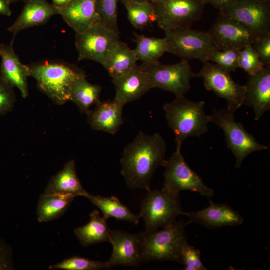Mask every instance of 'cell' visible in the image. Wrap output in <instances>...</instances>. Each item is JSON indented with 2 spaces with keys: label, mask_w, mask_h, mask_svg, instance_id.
<instances>
[{
  "label": "cell",
  "mask_w": 270,
  "mask_h": 270,
  "mask_svg": "<svg viewBox=\"0 0 270 270\" xmlns=\"http://www.w3.org/2000/svg\"><path fill=\"white\" fill-rule=\"evenodd\" d=\"M166 144L162 135L140 132L123 150L120 170L130 188L150 190V181L156 169L164 166Z\"/></svg>",
  "instance_id": "6da1fadb"
},
{
  "label": "cell",
  "mask_w": 270,
  "mask_h": 270,
  "mask_svg": "<svg viewBox=\"0 0 270 270\" xmlns=\"http://www.w3.org/2000/svg\"><path fill=\"white\" fill-rule=\"evenodd\" d=\"M28 66L39 90L58 105L70 100L72 84L86 75L84 70L76 65L58 60H42Z\"/></svg>",
  "instance_id": "7a4b0ae2"
},
{
  "label": "cell",
  "mask_w": 270,
  "mask_h": 270,
  "mask_svg": "<svg viewBox=\"0 0 270 270\" xmlns=\"http://www.w3.org/2000/svg\"><path fill=\"white\" fill-rule=\"evenodd\" d=\"M187 222L176 220L160 230L138 233L141 262L150 260H170L182 263V250L187 242Z\"/></svg>",
  "instance_id": "3957f363"
},
{
  "label": "cell",
  "mask_w": 270,
  "mask_h": 270,
  "mask_svg": "<svg viewBox=\"0 0 270 270\" xmlns=\"http://www.w3.org/2000/svg\"><path fill=\"white\" fill-rule=\"evenodd\" d=\"M176 97L163 108L168 126L174 134L176 147L181 148L186 138L200 137L208 131L211 116L204 112V101H190L184 96Z\"/></svg>",
  "instance_id": "277c9868"
},
{
  "label": "cell",
  "mask_w": 270,
  "mask_h": 270,
  "mask_svg": "<svg viewBox=\"0 0 270 270\" xmlns=\"http://www.w3.org/2000/svg\"><path fill=\"white\" fill-rule=\"evenodd\" d=\"M234 112L227 108L214 110L210 115L211 122L222 130L227 147L236 158L235 168H240L250 154L267 150L268 146L259 143L242 122L234 121Z\"/></svg>",
  "instance_id": "5b68a950"
},
{
  "label": "cell",
  "mask_w": 270,
  "mask_h": 270,
  "mask_svg": "<svg viewBox=\"0 0 270 270\" xmlns=\"http://www.w3.org/2000/svg\"><path fill=\"white\" fill-rule=\"evenodd\" d=\"M164 167V182L161 189L163 191L176 196H178L179 192L184 190L197 192L209 199L214 196L213 190L186 162L181 148L176 147Z\"/></svg>",
  "instance_id": "8992f818"
},
{
  "label": "cell",
  "mask_w": 270,
  "mask_h": 270,
  "mask_svg": "<svg viewBox=\"0 0 270 270\" xmlns=\"http://www.w3.org/2000/svg\"><path fill=\"white\" fill-rule=\"evenodd\" d=\"M158 26L164 32L191 27L199 20L204 6L202 0H152Z\"/></svg>",
  "instance_id": "52a82bcc"
},
{
  "label": "cell",
  "mask_w": 270,
  "mask_h": 270,
  "mask_svg": "<svg viewBox=\"0 0 270 270\" xmlns=\"http://www.w3.org/2000/svg\"><path fill=\"white\" fill-rule=\"evenodd\" d=\"M164 33L168 44V52L183 59L208 61L210 54L217 49L207 32L184 27Z\"/></svg>",
  "instance_id": "ba28073f"
},
{
  "label": "cell",
  "mask_w": 270,
  "mask_h": 270,
  "mask_svg": "<svg viewBox=\"0 0 270 270\" xmlns=\"http://www.w3.org/2000/svg\"><path fill=\"white\" fill-rule=\"evenodd\" d=\"M182 210L178 196L162 190H150L141 205L140 218L145 222L146 230H154L164 227L176 220L180 214L187 215Z\"/></svg>",
  "instance_id": "9c48e42d"
},
{
  "label": "cell",
  "mask_w": 270,
  "mask_h": 270,
  "mask_svg": "<svg viewBox=\"0 0 270 270\" xmlns=\"http://www.w3.org/2000/svg\"><path fill=\"white\" fill-rule=\"evenodd\" d=\"M119 34L102 22L75 35L78 60H89L102 65L115 44L120 40Z\"/></svg>",
  "instance_id": "30bf717a"
},
{
  "label": "cell",
  "mask_w": 270,
  "mask_h": 270,
  "mask_svg": "<svg viewBox=\"0 0 270 270\" xmlns=\"http://www.w3.org/2000/svg\"><path fill=\"white\" fill-rule=\"evenodd\" d=\"M141 66L148 74L152 88L170 92L176 96H184L190 90L191 80L196 77L186 59L172 64H162L159 62Z\"/></svg>",
  "instance_id": "8fae6325"
},
{
  "label": "cell",
  "mask_w": 270,
  "mask_h": 270,
  "mask_svg": "<svg viewBox=\"0 0 270 270\" xmlns=\"http://www.w3.org/2000/svg\"><path fill=\"white\" fill-rule=\"evenodd\" d=\"M202 63V66L196 74V77L202 78L206 90L225 99L227 101V108L235 112L243 104L244 85L234 81L230 72L215 64L208 61Z\"/></svg>",
  "instance_id": "7c38bea8"
},
{
  "label": "cell",
  "mask_w": 270,
  "mask_h": 270,
  "mask_svg": "<svg viewBox=\"0 0 270 270\" xmlns=\"http://www.w3.org/2000/svg\"><path fill=\"white\" fill-rule=\"evenodd\" d=\"M219 14L238 21L258 36L270 33V0H238Z\"/></svg>",
  "instance_id": "4fadbf2b"
},
{
  "label": "cell",
  "mask_w": 270,
  "mask_h": 270,
  "mask_svg": "<svg viewBox=\"0 0 270 270\" xmlns=\"http://www.w3.org/2000/svg\"><path fill=\"white\" fill-rule=\"evenodd\" d=\"M207 32L218 50H240L258 37L238 21L220 14Z\"/></svg>",
  "instance_id": "5bb4252c"
},
{
  "label": "cell",
  "mask_w": 270,
  "mask_h": 270,
  "mask_svg": "<svg viewBox=\"0 0 270 270\" xmlns=\"http://www.w3.org/2000/svg\"><path fill=\"white\" fill-rule=\"evenodd\" d=\"M109 242L112 246V254L106 261L110 268L118 265L140 267L141 262L138 234L111 230Z\"/></svg>",
  "instance_id": "9a60e30c"
},
{
  "label": "cell",
  "mask_w": 270,
  "mask_h": 270,
  "mask_svg": "<svg viewBox=\"0 0 270 270\" xmlns=\"http://www.w3.org/2000/svg\"><path fill=\"white\" fill-rule=\"evenodd\" d=\"M244 86L243 104L253 108L254 120H258L270 110V66H265L256 74L249 76Z\"/></svg>",
  "instance_id": "2e32d148"
},
{
  "label": "cell",
  "mask_w": 270,
  "mask_h": 270,
  "mask_svg": "<svg viewBox=\"0 0 270 270\" xmlns=\"http://www.w3.org/2000/svg\"><path fill=\"white\" fill-rule=\"evenodd\" d=\"M112 80L115 89L114 99L124 106L152 88L148 74L141 65Z\"/></svg>",
  "instance_id": "e0dca14e"
},
{
  "label": "cell",
  "mask_w": 270,
  "mask_h": 270,
  "mask_svg": "<svg viewBox=\"0 0 270 270\" xmlns=\"http://www.w3.org/2000/svg\"><path fill=\"white\" fill-rule=\"evenodd\" d=\"M14 38L9 44H0V76L14 88H17L22 98L28 94V79L31 76L28 66L21 62L13 48Z\"/></svg>",
  "instance_id": "ac0fdd59"
},
{
  "label": "cell",
  "mask_w": 270,
  "mask_h": 270,
  "mask_svg": "<svg viewBox=\"0 0 270 270\" xmlns=\"http://www.w3.org/2000/svg\"><path fill=\"white\" fill-rule=\"evenodd\" d=\"M210 200V205L201 210L188 212L189 218L187 222L201 224L208 228L214 229L225 226L240 225L244 218L226 204L213 203Z\"/></svg>",
  "instance_id": "d6986e66"
},
{
  "label": "cell",
  "mask_w": 270,
  "mask_h": 270,
  "mask_svg": "<svg viewBox=\"0 0 270 270\" xmlns=\"http://www.w3.org/2000/svg\"><path fill=\"white\" fill-rule=\"evenodd\" d=\"M58 14L76 33L82 32L101 22L96 0H71L66 6L56 8Z\"/></svg>",
  "instance_id": "ffe728a7"
},
{
  "label": "cell",
  "mask_w": 270,
  "mask_h": 270,
  "mask_svg": "<svg viewBox=\"0 0 270 270\" xmlns=\"http://www.w3.org/2000/svg\"><path fill=\"white\" fill-rule=\"evenodd\" d=\"M92 110L86 114L88 122L94 130L114 134L124 124L122 110L124 106L114 98L112 100L100 101Z\"/></svg>",
  "instance_id": "44dd1931"
},
{
  "label": "cell",
  "mask_w": 270,
  "mask_h": 270,
  "mask_svg": "<svg viewBox=\"0 0 270 270\" xmlns=\"http://www.w3.org/2000/svg\"><path fill=\"white\" fill-rule=\"evenodd\" d=\"M57 14L56 8L46 0H26L20 15L7 30L15 36L26 28L46 24Z\"/></svg>",
  "instance_id": "7402d4cb"
},
{
  "label": "cell",
  "mask_w": 270,
  "mask_h": 270,
  "mask_svg": "<svg viewBox=\"0 0 270 270\" xmlns=\"http://www.w3.org/2000/svg\"><path fill=\"white\" fill-rule=\"evenodd\" d=\"M88 192L78 178L74 160L66 163L62 168L51 178L44 191L46 194H72L84 197Z\"/></svg>",
  "instance_id": "603a6c76"
},
{
  "label": "cell",
  "mask_w": 270,
  "mask_h": 270,
  "mask_svg": "<svg viewBox=\"0 0 270 270\" xmlns=\"http://www.w3.org/2000/svg\"><path fill=\"white\" fill-rule=\"evenodd\" d=\"M134 50L120 40L115 44L102 66L110 77L118 78L131 70L138 64Z\"/></svg>",
  "instance_id": "cb8c5ba5"
},
{
  "label": "cell",
  "mask_w": 270,
  "mask_h": 270,
  "mask_svg": "<svg viewBox=\"0 0 270 270\" xmlns=\"http://www.w3.org/2000/svg\"><path fill=\"white\" fill-rule=\"evenodd\" d=\"M90 220L86 224L74 230V234L82 246L100 242H109L110 229L106 222L107 219L94 210L90 214Z\"/></svg>",
  "instance_id": "d4e9b609"
},
{
  "label": "cell",
  "mask_w": 270,
  "mask_h": 270,
  "mask_svg": "<svg viewBox=\"0 0 270 270\" xmlns=\"http://www.w3.org/2000/svg\"><path fill=\"white\" fill-rule=\"evenodd\" d=\"M75 197L72 194L44 192L38 202V220L44 222L58 218L68 209Z\"/></svg>",
  "instance_id": "484cf974"
},
{
  "label": "cell",
  "mask_w": 270,
  "mask_h": 270,
  "mask_svg": "<svg viewBox=\"0 0 270 270\" xmlns=\"http://www.w3.org/2000/svg\"><path fill=\"white\" fill-rule=\"evenodd\" d=\"M98 207L106 219L114 218L118 220L128 221L134 224L139 222L138 215L133 214L128 207L114 196H103L88 192L84 196Z\"/></svg>",
  "instance_id": "4316f807"
},
{
  "label": "cell",
  "mask_w": 270,
  "mask_h": 270,
  "mask_svg": "<svg viewBox=\"0 0 270 270\" xmlns=\"http://www.w3.org/2000/svg\"><path fill=\"white\" fill-rule=\"evenodd\" d=\"M136 46L134 50L138 60L142 65H149L159 62V58L168 52V44L165 38L146 36L134 33Z\"/></svg>",
  "instance_id": "83f0119b"
},
{
  "label": "cell",
  "mask_w": 270,
  "mask_h": 270,
  "mask_svg": "<svg viewBox=\"0 0 270 270\" xmlns=\"http://www.w3.org/2000/svg\"><path fill=\"white\" fill-rule=\"evenodd\" d=\"M101 86L94 84L83 76L74 81L72 86L70 100L74 102L82 113L87 114L90 108L100 101Z\"/></svg>",
  "instance_id": "f1b7e54d"
},
{
  "label": "cell",
  "mask_w": 270,
  "mask_h": 270,
  "mask_svg": "<svg viewBox=\"0 0 270 270\" xmlns=\"http://www.w3.org/2000/svg\"><path fill=\"white\" fill-rule=\"evenodd\" d=\"M121 2L126 9L129 22L134 28L142 30L156 22L155 12L151 1L125 0Z\"/></svg>",
  "instance_id": "f546056e"
},
{
  "label": "cell",
  "mask_w": 270,
  "mask_h": 270,
  "mask_svg": "<svg viewBox=\"0 0 270 270\" xmlns=\"http://www.w3.org/2000/svg\"><path fill=\"white\" fill-rule=\"evenodd\" d=\"M48 268L65 270H98L110 268V267L107 262L92 260L75 256L50 266Z\"/></svg>",
  "instance_id": "4dcf8cb0"
},
{
  "label": "cell",
  "mask_w": 270,
  "mask_h": 270,
  "mask_svg": "<svg viewBox=\"0 0 270 270\" xmlns=\"http://www.w3.org/2000/svg\"><path fill=\"white\" fill-rule=\"evenodd\" d=\"M240 50L229 49L212 51L208 61L213 62L228 72H234L238 68V56Z\"/></svg>",
  "instance_id": "1f68e13d"
},
{
  "label": "cell",
  "mask_w": 270,
  "mask_h": 270,
  "mask_svg": "<svg viewBox=\"0 0 270 270\" xmlns=\"http://www.w3.org/2000/svg\"><path fill=\"white\" fill-rule=\"evenodd\" d=\"M119 0H96V8L100 22L120 33L118 24V4Z\"/></svg>",
  "instance_id": "d6a6232c"
},
{
  "label": "cell",
  "mask_w": 270,
  "mask_h": 270,
  "mask_svg": "<svg viewBox=\"0 0 270 270\" xmlns=\"http://www.w3.org/2000/svg\"><path fill=\"white\" fill-rule=\"evenodd\" d=\"M238 63V68L249 76L256 74L265 66L252 44H248L240 50Z\"/></svg>",
  "instance_id": "836d02e7"
},
{
  "label": "cell",
  "mask_w": 270,
  "mask_h": 270,
  "mask_svg": "<svg viewBox=\"0 0 270 270\" xmlns=\"http://www.w3.org/2000/svg\"><path fill=\"white\" fill-rule=\"evenodd\" d=\"M186 270H206L200 260V252L186 242L182 250V263Z\"/></svg>",
  "instance_id": "e575fe53"
},
{
  "label": "cell",
  "mask_w": 270,
  "mask_h": 270,
  "mask_svg": "<svg viewBox=\"0 0 270 270\" xmlns=\"http://www.w3.org/2000/svg\"><path fill=\"white\" fill-rule=\"evenodd\" d=\"M15 102L14 87L0 75V116L11 112Z\"/></svg>",
  "instance_id": "d590c367"
},
{
  "label": "cell",
  "mask_w": 270,
  "mask_h": 270,
  "mask_svg": "<svg viewBox=\"0 0 270 270\" xmlns=\"http://www.w3.org/2000/svg\"><path fill=\"white\" fill-rule=\"evenodd\" d=\"M252 46L264 66H270V33L258 36Z\"/></svg>",
  "instance_id": "8d00e7d4"
},
{
  "label": "cell",
  "mask_w": 270,
  "mask_h": 270,
  "mask_svg": "<svg viewBox=\"0 0 270 270\" xmlns=\"http://www.w3.org/2000/svg\"><path fill=\"white\" fill-rule=\"evenodd\" d=\"M13 268L12 249L9 244L0 238V270Z\"/></svg>",
  "instance_id": "74e56055"
},
{
  "label": "cell",
  "mask_w": 270,
  "mask_h": 270,
  "mask_svg": "<svg viewBox=\"0 0 270 270\" xmlns=\"http://www.w3.org/2000/svg\"><path fill=\"white\" fill-rule=\"evenodd\" d=\"M238 0H202L205 5L209 4L219 12L222 11L230 6Z\"/></svg>",
  "instance_id": "f35d334b"
},
{
  "label": "cell",
  "mask_w": 270,
  "mask_h": 270,
  "mask_svg": "<svg viewBox=\"0 0 270 270\" xmlns=\"http://www.w3.org/2000/svg\"><path fill=\"white\" fill-rule=\"evenodd\" d=\"M10 0H0V15L10 16L12 14Z\"/></svg>",
  "instance_id": "ab89813d"
},
{
  "label": "cell",
  "mask_w": 270,
  "mask_h": 270,
  "mask_svg": "<svg viewBox=\"0 0 270 270\" xmlns=\"http://www.w3.org/2000/svg\"><path fill=\"white\" fill-rule=\"evenodd\" d=\"M52 4L56 8L62 7L68 4L71 0H52Z\"/></svg>",
  "instance_id": "60d3db41"
},
{
  "label": "cell",
  "mask_w": 270,
  "mask_h": 270,
  "mask_svg": "<svg viewBox=\"0 0 270 270\" xmlns=\"http://www.w3.org/2000/svg\"><path fill=\"white\" fill-rule=\"evenodd\" d=\"M121 2L125 0H120ZM133 0L136 2H146V1H151L152 0Z\"/></svg>",
  "instance_id": "b9f144b4"
},
{
  "label": "cell",
  "mask_w": 270,
  "mask_h": 270,
  "mask_svg": "<svg viewBox=\"0 0 270 270\" xmlns=\"http://www.w3.org/2000/svg\"><path fill=\"white\" fill-rule=\"evenodd\" d=\"M20 0H10V3L18 2H19V1H20Z\"/></svg>",
  "instance_id": "7bdbcfd3"
},
{
  "label": "cell",
  "mask_w": 270,
  "mask_h": 270,
  "mask_svg": "<svg viewBox=\"0 0 270 270\" xmlns=\"http://www.w3.org/2000/svg\"></svg>",
  "instance_id": "ee69618b"
}]
</instances>
